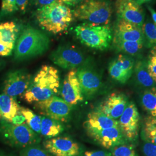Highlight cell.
Masks as SVG:
<instances>
[{"mask_svg": "<svg viewBox=\"0 0 156 156\" xmlns=\"http://www.w3.org/2000/svg\"><path fill=\"white\" fill-rule=\"evenodd\" d=\"M144 37L147 41L149 46L156 45V24L150 20L144 23L142 27Z\"/></svg>", "mask_w": 156, "mask_h": 156, "instance_id": "obj_28", "label": "cell"}, {"mask_svg": "<svg viewBox=\"0 0 156 156\" xmlns=\"http://www.w3.org/2000/svg\"><path fill=\"white\" fill-rule=\"evenodd\" d=\"M140 121V113L136 106L133 102L128 103L118 122L126 140L133 142L137 139Z\"/></svg>", "mask_w": 156, "mask_h": 156, "instance_id": "obj_10", "label": "cell"}, {"mask_svg": "<svg viewBox=\"0 0 156 156\" xmlns=\"http://www.w3.org/2000/svg\"><path fill=\"white\" fill-rule=\"evenodd\" d=\"M50 39L44 32L29 27L25 28L17 41L15 58L23 60L39 56L49 48Z\"/></svg>", "mask_w": 156, "mask_h": 156, "instance_id": "obj_3", "label": "cell"}, {"mask_svg": "<svg viewBox=\"0 0 156 156\" xmlns=\"http://www.w3.org/2000/svg\"><path fill=\"white\" fill-rule=\"evenodd\" d=\"M17 10L16 0H1V12L2 14L11 13Z\"/></svg>", "mask_w": 156, "mask_h": 156, "instance_id": "obj_32", "label": "cell"}, {"mask_svg": "<svg viewBox=\"0 0 156 156\" xmlns=\"http://www.w3.org/2000/svg\"><path fill=\"white\" fill-rule=\"evenodd\" d=\"M0 135L8 145L15 147L24 148L40 141L39 136L25 123L14 124L0 122Z\"/></svg>", "mask_w": 156, "mask_h": 156, "instance_id": "obj_6", "label": "cell"}, {"mask_svg": "<svg viewBox=\"0 0 156 156\" xmlns=\"http://www.w3.org/2000/svg\"><path fill=\"white\" fill-rule=\"evenodd\" d=\"M20 113V106L15 98L3 93L0 94V122L12 123L13 117Z\"/></svg>", "mask_w": 156, "mask_h": 156, "instance_id": "obj_20", "label": "cell"}, {"mask_svg": "<svg viewBox=\"0 0 156 156\" xmlns=\"http://www.w3.org/2000/svg\"><path fill=\"white\" fill-rule=\"evenodd\" d=\"M142 138L156 145V118L149 116L146 117L144 122Z\"/></svg>", "mask_w": 156, "mask_h": 156, "instance_id": "obj_26", "label": "cell"}, {"mask_svg": "<svg viewBox=\"0 0 156 156\" xmlns=\"http://www.w3.org/2000/svg\"><path fill=\"white\" fill-rule=\"evenodd\" d=\"M147 8H148L149 11L151 12V15L152 19L154 21V23L156 24V12L149 6H147Z\"/></svg>", "mask_w": 156, "mask_h": 156, "instance_id": "obj_40", "label": "cell"}, {"mask_svg": "<svg viewBox=\"0 0 156 156\" xmlns=\"http://www.w3.org/2000/svg\"><path fill=\"white\" fill-rule=\"evenodd\" d=\"M115 6L118 18L142 27L145 13L136 0H116Z\"/></svg>", "mask_w": 156, "mask_h": 156, "instance_id": "obj_11", "label": "cell"}, {"mask_svg": "<svg viewBox=\"0 0 156 156\" xmlns=\"http://www.w3.org/2000/svg\"><path fill=\"white\" fill-rule=\"evenodd\" d=\"M20 156H51L46 151L36 145L24 147L20 152Z\"/></svg>", "mask_w": 156, "mask_h": 156, "instance_id": "obj_30", "label": "cell"}, {"mask_svg": "<svg viewBox=\"0 0 156 156\" xmlns=\"http://www.w3.org/2000/svg\"><path fill=\"white\" fill-rule=\"evenodd\" d=\"M60 87V78L58 69L44 65L32 79L28 90L22 98L30 104L46 100L57 94Z\"/></svg>", "mask_w": 156, "mask_h": 156, "instance_id": "obj_1", "label": "cell"}, {"mask_svg": "<svg viewBox=\"0 0 156 156\" xmlns=\"http://www.w3.org/2000/svg\"><path fill=\"white\" fill-rule=\"evenodd\" d=\"M34 107L44 116L50 117L61 123L68 121L73 109V105L56 95L35 102Z\"/></svg>", "mask_w": 156, "mask_h": 156, "instance_id": "obj_7", "label": "cell"}, {"mask_svg": "<svg viewBox=\"0 0 156 156\" xmlns=\"http://www.w3.org/2000/svg\"><path fill=\"white\" fill-rule=\"evenodd\" d=\"M35 16L42 28L54 34L66 31L73 20L71 9L60 0L40 7Z\"/></svg>", "mask_w": 156, "mask_h": 156, "instance_id": "obj_2", "label": "cell"}, {"mask_svg": "<svg viewBox=\"0 0 156 156\" xmlns=\"http://www.w3.org/2000/svg\"><path fill=\"white\" fill-rule=\"evenodd\" d=\"M76 74L83 95L91 97L99 90L101 78L93 68L85 64L78 68Z\"/></svg>", "mask_w": 156, "mask_h": 156, "instance_id": "obj_14", "label": "cell"}, {"mask_svg": "<svg viewBox=\"0 0 156 156\" xmlns=\"http://www.w3.org/2000/svg\"><path fill=\"white\" fill-rule=\"evenodd\" d=\"M25 120H26L25 118L20 113V114L17 115L16 116L13 117V119H12V123H13L14 124H21L24 123Z\"/></svg>", "mask_w": 156, "mask_h": 156, "instance_id": "obj_38", "label": "cell"}, {"mask_svg": "<svg viewBox=\"0 0 156 156\" xmlns=\"http://www.w3.org/2000/svg\"><path fill=\"white\" fill-rule=\"evenodd\" d=\"M147 67L150 75L156 83V46L150 51Z\"/></svg>", "mask_w": 156, "mask_h": 156, "instance_id": "obj_31", "label": "cell"}, {"mask_svg": "<svg viewBox=\"0 0 156 156\" xmlns=\"http://www.w3.org/2000/svg\"><path fill=\"white\" fill-rule=\"evenodd\" d=\"M91 138L106 149L127 144V140L123 136L119 127L106 128L98 131L87 133Z\"/></svg>", "mask_w": 156, "mask_h": 156, "instance_id": "obj_16", "label": "cell"}, {"mask_svg": "<svg viewBox=\"0 0 156 156\" xmlns=\"http://www.w3.org/2000/svg\"><path fill=\"white\" fill-rule=\"evenodd\" d=\"M141 102L145 111L156 118V87L146 90L142 95Z\"/></svg>", "mask_w": 156, "mask_h": 156, "instance_id": "obj_25", "label": "cell"}, {"mask_svg": "<svg viewBox=\"0 0 156 156\" xmlns=\"http://www.w3.org/2000/svg\"><path fill=\"white\" fill-rule=\"evenodd\" d=\"M17 28L13 22L0 24V42L11 46H15L16 39Z\"/></svg>", "mask_w": 156, "mask_h": 156, "instance_id": "obj_22", "label": "cell"}, {"mask_svg": "<svg viewBox=\"0 0 156 156\" xmlns=\"http://www.w3.org/2000/svg\"><path fill=\"white\" fill-rule=\"evenodd\" d=\"M113 39L144 42L145 37L141 27L119 18L115 25Z\"/></svg>", "mask_w": 156, "mask_h": 156, "instance_id": "obj_18", "label": "cell"}, {"mask_svg": "<svg viewBox=\"0 0 156 156\" xmlns=\"http://www.w3.org/2000/svg\"><path fill=\"white\" fill-rule=\"evenodd\" d=\"M20 113L25 118L27 124L34 132L40 134L42 117L28 108L20 106Z\"/></svg>", "mask_w": 156, "mask_h": 156, "instance_id": "obj_27", "label": "cell"}, {"mask_svg": "<svg viewBox=\"0 0 156 156\" xmlns=\"http://www.w3.org/2000/svg\"><path fill=\"white\" fill-rule=\"evenodd\" d=\"M54 64L66 69H73L80 66L84 61L82 53L73 46L63 45L58 47L50 55Z\"/></svg>", "mask_w": 156, "mask_h": 156, "instance_id": "obj_9", "label": "cell"}, {"mask_svg": "<svg viewBox=\"0 0 156 156\" xmlns=\"http://www.w3.org/2000/svg\"><path fill=\"white\" fill-rule=\"evenodd\" d=\"M112 13L111 4L102 0L86 1L73 11L74 16L78 20L97 25H108Z\"/></svg>", "mask_w": 156, "mask_h": 156, "instance_id": "obj_5", "label": "cell"}, {"mask_svg": "<svg viewBox=\"0 0 156 156\" xmlns=\"http://www.w3.org/2000/svg\"><path fill=\"white\" fill-rule=\"evenodd\" d=\"M142 147L143 153L145 156H156V145L147 140H144Z\"/></svg>", "mask_w": 156, "mask_h": 156, "instance_id": "obj_33", "label": "cell"}, {"mask_svg": "<svg viewBox=\"0 0 156 156\" xmlns=\"http://www.w3.org/2000/svg\"><path fill=\"white\" fill-rule=\"evenodd\" d=\"M136 1L138 2V3L139 4L141 5L142 4H144V3H145L146 2H148V1H149L151 0H136Z\"/></svg>", "mask_w": 156, "mask_h": 156, "instance_id": "obj_41", "label": "cell"}, {"mask_svg": "<svg viewBox=\"0 0 156 156\" xmlns=\"http://www.w3.org/2000/svg\"><path fill=\"white\" fill-rule=\"evenodd\" d=\"M127 96L122 93L115 92L109 95L97 109L112 119L120 117L128 105Z\"/></svg>", "mask_w": 156, "mask_h": 156, "instance_id": "obj_17", "label": "cell"}, {"mask_svg": "<svg viewBox=\"0 0 156 156\" xmlns=\"http://www.w3.org/2000/svg\"><path fill=\"white\" fill-rule=\"evenodd\" d=\"M32 80L31 75L24 70H15L8 73L4 84V93L13 98L22 97Z\"/></svg>", "mask_w": 156, "mask_h": 156, "instance_id": "obj_8", "label": "cell"}, {"mask_svg": "<svg viewBox=\"0 0 156 156\" xmlns=\"http://www.w3.org/2000/svg\"><path fill=\"white\" fill-rule=\"evenodd\" d=\"M14 47L5 45L0 42V56L5 57L10 56Z\"/></svg>", "mask_w": 156, "mask_h": 156, "instance_id": "obj_34", "label": "cell"}, {"mask_svg": "<svg viewBox=\"0 0 156 156\" xmlns=\"http://www.w3.org/2000/svg\"><path fill=\"white\" fill-rule=\"evenodd\" d=\"M83 156H112L111 153L103 151H87Z\"/></svg>", "mask_w": 156, "mask_h": 156, "instance_id": "obj_35", "label": "cell"}, {"mask_svg": "<svg viewBox=\"0 0 156 156\" xmlns=\"http://www.w3.org/2000/svg\"><path fill=\"white\" fill-rule=\"evenodd\" d=\"M34 5L38 6L40 7L49 5L52 2H55L56 0H33Z\"/></svg>", "mask_w": 156, "mask_h": 156, "instance_id": "obj_36", "label": "cell"}, {"mask_svg": "<svg viewBox=\"0 0 156 156\" xmlns=\"http://www.w3.org/2000/svg\"><path fill=\"white\" fill-rule=\"evenodd\" d=\"M134 66L133 58L120 54L110 62L108 71L113 79L120 83H126L132 75Z\"/></svg>", "mask_w": 156, "mask_h": 156, "instance_id": "obj_15", "label": "cell"}, {"mask_svg": "<svg viewBox=\"0 0 156 156\" xmlns=\"http://www.w3.org/2000/svg\"><path fill=\"white\" fill-rule=\"evenodd\" d=\"M64 128L62 123L50 117H42L40 134L47 138H52L62 133Z\"/></svg>", "mask_w": 156, "mask_h": 156, "instance_id": "obj_21", "label": "cell"}, {"mask_svg": "<svg viewBox=\"0 0 156 156\" xmlns=\"http://www.w3.org/2000/svg\"><path fill=\"white\" fill-rule=\"evenodd\" d=\"M144 43L135 41H124L113 38V45L116 50L131 56L137 55L143 48Z\"/></svg>", "mask_w": 156, "mask_h": 156, "instance_id": "obj_24", "label": "cell"}, {"mask_svg": "<svg viewBox=\"0 0 156 156\" xmlns=\"http://www.w3.org/2000/svg\"><path fill=\"white\" fill-rule=\"evenodd\" d=\"M67 5L75 6L82 2L83 0H60Z\"/></svg>", "mask_w": 156, "mask_h": 156, "instance_id": "obj_39", "label": "cell"}, {"mask_svg": "<svg viewBox=\"0 0 156 156\" xmlns=\"http://www.w3.org/2000/svg\"><path fill=\"white\" fill-rule=\"evenodd\" d=\"M83 126L87 133L119 127L117 120L107 116L97 108L89 113Z\"/></svg>", "mask_w": 156, "mask_h": 156, "instance_id": "obj_19", "label": "cell"}, {"mask_svg": "<svg viewBox=\"0 0 156 156\" xmlns=\"http://www.w3.org/2000/svg\"><path fill=\"white\" fill-rule=\"evenodd\" d=\"M74 32L82 44L97 50L108 49L113 39L112 29L109 25L84 22L77 26Z\"/></svg>", "mask_w": 156, "mask_h": 156, "instance_id": "obj_4", "label": "cell"}, {"mask_svg": "<svg viewBox=\"0 0 156 156\" xmlns=\"http://www.w3.org/2000/svg\"><path fill=\"white\" fill-rule=\"evenodd\" d=\"M112 156H137L134 145L125 144L118 145L111 149Z\"/></svg>", "mask_w": 156, "mask_h": 156, "instance_id": "obj_29", "label": "cell"}, {"mask_svg": "<svg viewBox=\"0 0 156 156\" xmlns=\"http://www.w3.org/2000/svg\"><path fill=\"white\" fill-rule=\"evenodd\" d=\"M29 0H16V5L18 9H19L21 11H25L27 5H28Z\"/></svg>", "mask_w": 156, "mask_h": 156, "instance_id": "obj_37", "label": "cell"}, {"mask_svg": "<svg viewBox=\"0 0 156 156\" xmlns=\"http://www.w3.org/2000/svg\"><path fill=\"white\" fill-rule=\"evenodd\" d=\"M135 73L136 80L140 85L147 88L154 87L156 83L150 75L147 63L144 61H139L136 62L135 67Z\"/></svg>", "mask_w": 156, "mask_h": 156, "instance_id": "obj_23", "label": "cell"}, {"mask_svg": "<svg viewBox=\"0 0 156 156\" xmlns=\"http://www.w3.org/2000/svg\"><path fill=\"white\" fill-rule=\"evenodd\" d=\"M44 146L48 152L55 156H78L80 147L68 137H55L45 140Z\"/></svg>", "mask_w": 156, "mask_h": 156, "instance_id": "obj_13", "label": "cell"}, {"mask_svg": "<svg viewBox=\"0 0 156 156\" xmlns=\"http://www.w3.org/2000/svg\"><path fill=\"white\" fill-rule=\"evenodd\" d=\"M77 69L70 70L64 77L60 94L64 100L76 105L83 100V95L77 77Z\"/></svg>", "mask_w": 156, "mask_h": 156, "instance_id": "obj_12", "label": "cell"}, {"mask_svg": "<svg viewBox=\"0 0 156 156\" xmlns=\"http://www.w3.org/2000/svg\"><path fill=\"white\" fill-rule=\"evenodd\" d=\"M0 67H1V64H0Z\"/></svg>", "mask_w": 156, "mask_h": 156, "instance_id": "obj_42", "label": "cell"}]
</instances>
